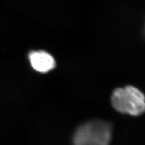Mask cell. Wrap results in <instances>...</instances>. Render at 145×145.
<instances>
[{"label": "cell", "instance_id": "obj_4", "mask_svg": "<svg viewBox=\"0 0 145 145\" xmlns=\"http://www.w3.org/2000/svg\"><path fill=\"white\" fill-rule=\"evenodd\" d=\"M144 35H145V25H144Z\"/></svg>", "mask_w": 145, "mask_h": 145}, {"label": "cell", "instance_id": "obj_3", "mask_svg": "<svg viewBox=\"0 0 145 145\" xmlns=\"http://www.w3.org/2000/svg\"><path fill=\"white\" fill-rule=\"evenodd\" d=\"M29 59L33 69L41 73L49 72L56 66V62L53 57L45 51L31 52L29 54Z\"/></svg>", "mask_w": 145, "mask_h": 145}, {"label": "cell", "instance_id": "obj_1", "mask_svg": "<svg viewBox=\"0 0 145 145\" xmlns=\"http://www.w3.org/2000/svg\"><path fill=\"white\" fill-rule=\"evenodd\" d=\"M111 104L122 114L138 116L145 112V95L134 86L117 88L111 95Z\"/></svg>", "mask_w": 145, "mask_h": 145}, {"label": "cell", "instance_id": "obj_2", "mask_svg": "<svg viewBox=\"0 0 145 145\" xmlns=\"http://www.w3.org/2000/svg\"><path fill=\"white\" fill-rule=\"evenodd\" d=\"M112 126L108 122L94 120L78 127L74 134V145H110Z\"/></svg>", "mask_w": 145, "mask_h": 145}]
</instances>
